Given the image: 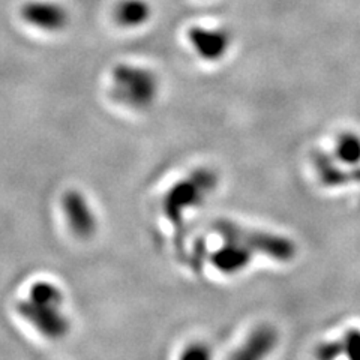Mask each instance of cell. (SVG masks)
<instances>
[{
	"label": "cell",
	"mask_w": 360,
	"mask_h": 360,
	"mask_svg": "<svg viewBox=\"0 0 360 360\" xmlns=\"http://www.w3.org/2000/svg\"><path fill=\"white\" fill-rule=\"evenodd\" d=\"M161 78L153 68L132 60L117 62L108 75V95L129 111L150 110L161 95Z\"/></svg>",
	"instance_id": "cell-1"
},
{
	"label": "cell",
	"mask_w": 360,
	"mask_h": 360,
	"mask_svg": "<svg viewBox=\"0 0 360 360\" xmlns=\"http://www.w3.org/2000/svg\"><path fill=\"white\" fill-rule=\"evenodd\" d=\"M17 309L21 317L47 340H62L71 330L63 291L51 281L32 284L27 295L18 302Z\"/></svg>",
	"instance_id": "cell-2"
},
{
	"label": "cell",
	"mask_w": 360,
	"mask_h": 360,
	"mask_svg": "<svg viewBox=\"0 0 360 360\" xmlns=\"http://www.w3.org/2000/svg\"><path fill=\"white\" fill-rule=\"evenodd\" d=\"M218 185V177L209 168H200L176 184L165 195L164 210L176 225L182 224L185 212L201 206Z\"/></svg>",
	"instance_id": "cell-3"
},
{
	"label": "cell",
	"mask_w": 360,
	"mask_h": 360,
	"mask_svg": "<svg viewBox=\"0 0 360 360\" xmlns=\"http://www.w3.org/2000/svg\"><path fill=\"white\" fill-rule=\"evenodd\" d=\"M217 230L225 240L239 243L252 254H264L278 262H290L296 255V245L283 236L250 230L231 221L218 222Z\"/></svg>",
	"instance_id": "cell-4"
},
{
	"label": "cell",
	"mask_w": 360,
	"mask_h": 360,
	"mask_svg": "<svg viewBox=\"0 0 360 360\" xmlns=\"http://www.w3.org/2000/svg\"><path fill=\"white\" fill-rule=\"evenodd\" d=\"M18 18L27 29L49 37L62 35L72 22L71 9L60 0H25Z\"/></svg>",
	"instance_id": "cell-5"
},
{
	"label": "cell",
	"mask_w": 360,
	"mask_h": 360,
	"mask_svg": "<svg viewBox=\"0 0 360 360\" xmlns=\"http://www.w3.org/2000/svg\"><path fill=\"white\" fill-rule=\"evenodd\" d=\"M186 41L200 60L215 63L229 54L233 37L227 29L219 26L194 25L186 30Z\"/></svg>",
	"instance_id": "cell-6"
},
{
	"label": "cell",
	"mask_w": 360,
	"mask_h": 360,
	"mask_svg": "<svg viewBox=\"0 0 360 360\" xmlns=\"http://www.w3.org/2000/svg\"><path fill=\"white\" fill-rule=\"evenodd\" d=\"M68 225L77 238H90L98 229L96 213L89 198L80 191H68L62 200Z\"/></svg>",
	"instance_id": "cell-7"
},
{
	"label": "cell",
	"mask_w": 360,
	"mask_h": 360,
	"mask_svg": "<svg viewBox=\"0 0 360 360\" xmlns=\"http://www.w3.org/2000/svg\"><path fill=\"white\" fill-rule=\"evenodd\" d=\"M155 8L150 0H116L111 9V20L125 32L144 29L153 20Z\"/></svg>",
	"instance_id": "cell-8"
},
{
	"label": "cell",
	"mask_w": 360,
	"mask_h": 360,
	"mask_svg": "<svg viewBox=\"0 0 360 360\" xmlns=\"http://www.w3.org/2000/svg\"><path fill=\"white\" fill-rule=\"evenodd\" d=\"M278 332L272 326H260L239 347L230 360H264L275 350Z\"/></svg>",
	"instance_id": "cell-9"
},
{
	"label": "cell",
	"mask_w": 360,
	"mask_h": 360,
	"mask_svg": "<svg viewBox=\"0 0 360 360\" xmlns=\"http://www.w3.org/2000/svg\"><path fill=\"white\" fill-rule=\"evenodd\" d=\"M252 252L246 250L245 246L225 240V245L221 246L218 251L213 252L212 255V263L222 274H238L240 270L246 269L250 266L252 260Z\"/></svg>",
	"instance_id": "cell-10"
},
{
	"label": "cell",
	"mask_w": 360,
	"mask_h": 360,
	"mask_svg": "<svg viewBox=\"0 0 360 360\" xmlns=\"http://www.w3.org/2000/svg\"><path fill=\"white\" fill-rule=\"evenodd\" d=\"M315 170H317L321 182L328 186H341L350 182H360V170L353 173L342 172L340 167L335 165L329 155L319 153L314 160Z\"/></svg>",
	"instance_id": "cell-11"
},
{
	"label": "cell",
	"mask_w": 360,
	"mask_h": 360,
	"mask_svg": "<svg viewBox=\"0 0 360 360\" xmlns=\"http://www.w3.org/2000/svg\"><path fill=\"white\" fill-rule=\"evenodd\" d=\"M338 160L348 165H356L360 162V137L357 134H342L336 144Z\"/></svg>",
	"instance_id": "cell-12"
},
{
	"label": "cell",
	"mask_w": 360,
	"mask_h": 360,
	"mask_svg": "<svg viewBox=\"0 0 360 360\" xmlns=\"http://www.w3.org/2000/svg\"><path fill=\"white\" fill-rule=\"evenodd\" d=\"M342 348L344 356H347L348 360H360V330H348L344 335Z\"/></svg>",
	"instance_id": "cell-13"
},
{
	"label": "cell",
	"mask_w": 360,
	"mask_h": 360,
	"mask_svg": "<svg viewBox=\"0 0 360 360\" xmlns=\"http://www.w3.org/2000/svg\"><path fill=\"white\" fill-rule=\"evenodd\" d=\"M344 356L342 341H332L320 344L315 350V357L317 360H338Z\"/></svg>",
	"instance_id": "cell-14"
},
{
	"label": "cell",
	"mask_w": 360,
	"mask_h": 360,
	"mask_svg": "<svg viewBox=\"0 0 360 360\" xmlns=\"http://www.w3.org/2000/svg\"><path fill=\"white\" fill-rule=\"evenodd\" d=\"M179 360H212V352L205 344H193L185 348Z\"/></svg>",
	"instance_id": "cell-15"
}]
</instances>
